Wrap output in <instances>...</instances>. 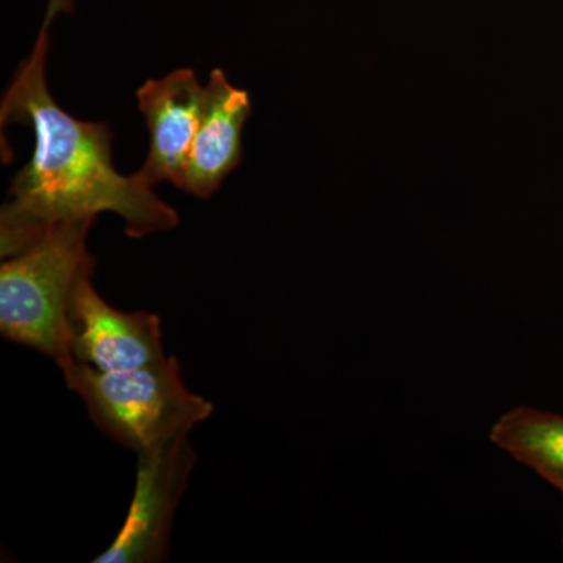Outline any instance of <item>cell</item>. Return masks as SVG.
<instances>
[{"instance_id": "8992f818", "label": "cell", "mask_w": 563, "mask_h": 563, "mask_svg": "<svg viewBox=\"0 0 563 563\" xmlns=\"http://www.w3.org/2000/svg\"><path fill=\"white\" fill-rule=\"evenodd\" d=\"M203 96L195 70L181 68L162 79H151L136 91V102L150 131V151L133 174L141 185L162 181L180 187L192 141L201 124Z\"/></svg>"}, {"instance_id": "5b68a950", "label": "cell", "mask_w": 563, "mask_h": 563, "mask_svg": "<svg viewBox=\"0 0 563 563\" xmlns=\"http://www.w3.org/2000/svg\"><path fill=\"white\" fill-rule=\"evenodd\" d=\"M92 274H84L70 295L68 324L74 361L106 373L165 361L161 318L114 309L96 290Z\"/></svg>"}, {"instance_id": "ba28073f", "label": "cell", "mask_w": 563, "mask_h": 563, "mask_svg": "<svg viewBox=\"0 0 563 563\" xmlns=\"http://www.w3.org/2000/svg\"><path fill=\"white\" fill-rule=\"evenodd\" d=\"M488 437L563 495V415L517 406L493 422Z\"/></svg>"}, {"instance_id": "277c9868", "label": "cell", "mask_w": 563, "mask_h": 563, "mask_svg": "<svg viewBox=\"0 0 563 563\" xmlns=\"http://www.w3.org/2000/svg\"><path fill=\"white\" fill-rule=\"evenodd\" d=\"M196 454L188 433L139 454L135 492L124 525L96 563L168 561L174 514L179 506Z\"/></svg>"}, {"instance_id": "7a4b0ae2", "label": "cell", "mask_w": 563, "mask_h": 563, "mask_svg": "<svg viewBox=\"0 0 563 563\" xmlns=\"http://www.w3.org/2000/svg\"><path fill=\"white\" fill-rule=\"evenodd\" d=\"M96 220L66 221L0 266V332L32 347L60 368L74 362L69 346L70 295L84 274L95 273L87 247Z\"/></svg>"}, {"instance_id": "6da1fadb", "label": "cell", "mask_w": 563, "mask_h": 563, "mask_svg": "<svg viewBox=\"0 0 563 563\" xmlns=\"http://www.w3.org/2000/svg\"><path fill=\"white\" fill-rule=\"evenodd\" d=\"M58 13L55 7L47 9L35 46L0 106L2 128L24 124L35 136L32 161L14 176L0 211L2 258L27 250L54 225L96 220L103 211L121 217L132 239L179 224L177 211L154 188L114 169L109 125L77 120L52 98L46 60L51 22Z\"/></svg>"}, {"instance_id": "52a82bcc", "label": "cell", "mask_w": 563, "mask_h": 563, "mask_svg": "<svg viewBox=\"0 0 563 563\" xmlns=\"http://www.w3.org/2000/svg\"><path fill=\"white\" fill-rule=\"evenodd\" d=\"M251 114L250 95L229 81L224 70H211L203 96L201 124L180 190L207 199L243 161L242 133Z\"/></svg>"}, {"instance_id": "9c48e42d", "label": "cell", "mask_w": 563, "mask_h": 563, "mask_svg": "<svg viewBox=\"0 0 563 563\" xmlns=\"http://www.w3.org/2000/svg\"><path fill=\"white\" fill-rule=\"evenodd\" d=\"M49 7H55L60 11L69 10V0H49Z\"/></svg>"}, {"instance_id": "30bf717a", "label": "cell", "mask_w": 563, "mask_h": 563, "mask_svg": "<svg viewBox=\"0 0 563 563\" xmlns=\"http://www.w3.org/2000/svg\"><path fill=\"white\" fill-rule=\"evenodd\" d=\"M562 547H563V526H562Z\"/></svg>"}, {"instance_id": "3957f363", "label": "cell", "mask_w": 563, "mask_h": 563, "mask_svg": "<svg viewBox=\"0 0 563 563\" xmlns=\"http://www.w3.org/2000/svg\"><path fill=\"white\" fill-rule=\"evenodd\" d=\"M60 369L96 428L136 454L190 433L214 410L185 385L174 355L125 372H98L76 361Z\"/></svg>"}]
</instances>
